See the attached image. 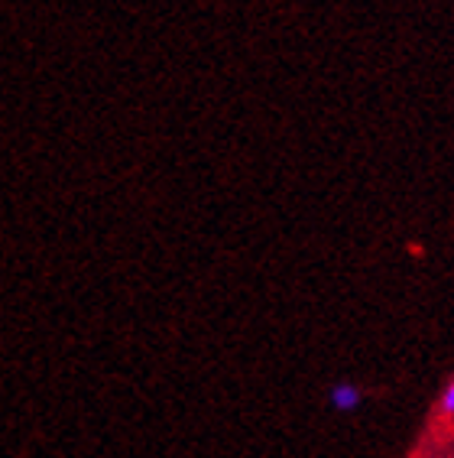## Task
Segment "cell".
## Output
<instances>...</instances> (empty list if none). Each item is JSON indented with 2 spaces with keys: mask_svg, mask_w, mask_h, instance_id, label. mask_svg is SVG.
Wrapping results in <instances>:
<instances>
[{
  "mask_svg": "<svg viewBox=\"0 0 454 458\" xmlns=\"http://www.w3.org/2000/svg\"><path fill=\"white\" fill-rule=\"evenodd\" d=\"M328 403H332V410H338V413H354V410L364 403V390H360L357 384H350V380H338V384L328 390Z\"/></svg>",
  "mask_w": 454,
  "mask_h": 458,
  "instance_id": "6da1fadb",
  "label": "cell"
},
{
  "mask_svg": "<svg viewBox=\"0 0 454 458\" xmlns=\"http://www.w3.org/2000/svg\"><path fill=\"white\" fill-rule=\"evenodd\" d=\"M438 413L445 416V420H454V377L438 394Z\"/></svg>",
  "mask_w": 454,
  "mask_h": 458,
  "instance_id": "7a4b0ae2",
  "label": "cell"
}]
</instances>
